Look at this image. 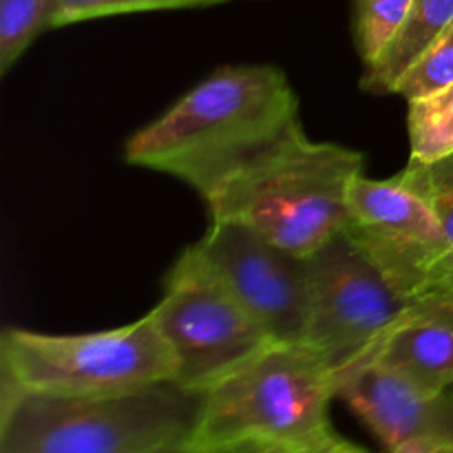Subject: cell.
I'll return each mask as SVG.
<instances>
[{"mask_svg":"<svg viewBox=\"0 0 453 453\" xmlns=\"http://www.w3.org/2000/svg\"><path fill=\"white\" fill-rule=\"evenodd\" d=\"M202 403L173 380L106 396L3 385L0 453H155L188 441Z\"/></svg>","mask_w":453,"mask_h":453,"instance_id":"3","label":"cell"},{"mask_svg":"<svg viewBox=\"0 0 453 453\" xmlns=\"http://www.w3.org/2000/svg\"><path fill=\"white\" fill-rule=\"evenodd\" d=\"M453 25V0H411L405 25L389 42L383 56L363 69L361 87L365 91L383 96L394 93L401 75L411 62Z\"/></svg>","mask_w":453,"mask_h":453,"instance_id":"12","label":"cell"},{"mask_svg":"<svg viewBox=\"0 0 453 453\" xmlns=\"http://www.w3.org/2000/svg\"><path fill=\"white\" fill-rule=\"evenodd\" d=\"M47 29H53V0H0V71L7 73Z\"/></svg>","mask_w":453,"mask_h":453,"instance_id":"14","label":"cell"},{"mask_svg":"<svg viewBox=\"0 0 453 453\" xmlns=\"http://www.w3.org/2000/svg\"><path fill=\"white\" fill-rule=\"evenodd\" d=\"M411 0H354V40L363 66L383 56L405 25Z\"/></svg>","mask_w":453,"mask_h":453,"instance_id":"15","label":"cell"},{"mask_svg":"<svg viewBox=\"0 0 453 453\" xmlns=\"http://www.w3.org/2000/svg\"><path fill=\"white\" fill-rule=\"evenodd\" d=\"M453 84V25L442 31L401 75L394 93L407 102L423 100Z\"/></svg>","mask_w":453,"mask_h":453,"instance_id":"17","label":"cell"},{"mask_svg":"<svg viewBox=\"0 0 453 453\" xmlns=\"http://www.w3.org/2000/svg\"><path fill=\"white\" fill-rule=\"evenodd\" d=\"M345 234L405 299L420 295L434 265L449 255L436 215L396 175L357 177L349 190Z\"/></svg>","mask_w":453,"mask_h":453,"instance_id":"9","label":"cell"},{"mask_svg":"<svg viewBox=\"0 0 453 453\" xmlns=\"http://www.w3.org/2000/svg\"><path fill=\"white\" fill-rule=\"evenodd\" d=\"M3 385L60 396H106L175 379L171 348L153 312L87 334L9 327L0 339Z\"/></svg>","mask_w":453,"mask_h":453,"instance_id":"5","label":"cell"},{"mask_svg":"<svg viewBox=\"0 0 453 453\" xmlns=\"http://www.w3.org/2000/svg\"><path fill=\"white\" fill-rule=\"evenodd\" d=\"M193 252L274 343H305L308 261L239 221L211 219Z\"/></svg>","mask_w":453,"mask_h":453,"instance_id":"8","label":"cell"},{"mask_svg":"<svg viewBox=\"0 0 453 453\" xmlns=\"http://www.w3.org/2000/svg\"><path fill=\"white\" fill-rule=\"evenodd\" d=\"M150 312L175 361L173 383L190 392L203 394L274 343L190 246L173 264Z\"/></svg>","mask_w":453,"mask_h":453,"instance_id":"7","label":"cell"},{"mask_svg":"<svg viewBox=\"0 0 453 453\" xmlns=\"http://www.w3.org/2000/svg\"><path fill=\"white\" fill-rule=\"evenodd\" d=\"M396 177L436 215L453 252V153L434 162L410 157Z\"/></svg>","mask_w":453,"mask_h":453,"instance_id":"16","label":"cell"},{"mask_svg":"<svg viewBox=\"0 0 453 453\" xmlns=\"http://www.w3.org/2000/svg\"><path fill=\"white\" fill-rule=\"evenodd\" d=\"M224 0H53V29L93 18L118 16V13L162 12V9L206 7Z\"/></svg>","mask_w":453,"mask_h":453,"instance_id":"18","label":"cell"},{"mask_svg":"<svg viewBox=\"0 0 453 453\" xmlns=\"http://www.w3.org/2000/svg\"><path fill=\"white\" fill-rule=\"evenodd\" d=\"M370 363L403 376L427 392L453 388V299L425 290L410 299ZM367 363V365H370Z\"/></svg>","mask_w":453,"mask_h":453,"instance_id":"11","label":"cell"},{"mask_svg":"<svg viewBox=\"0 0 453 453\" xmlns=\"http://www.w3.org/2000/svg\"><path fill=\"white\" fill-rule=\"evenodd\" d=\"M392 453H453V442H436V441L410 442V445L398 447V449Z\"/></svg>","mask_w":453,"mask_h":453,"instance_id":"21","label":"cell"},{"mask_svg":"<svg viewBox=\"0 0 453 453\" xmlns=\"http://www.w3.org/2000/svg\"><path fill=\"white\" fill-rule=\"evenodd\" d=\"M339 396L327 363L305 343H273L203 392L188 442L199 449L312 447L334 441Z\"/></svg>","mask_w":453,"mask_h":453,"instance_id":"4","label":"cell"},{"mask_svg":"<svg viewBox=\"0 0 453 453\" xmlns=\"http://www.w3.org/2000/svg\"><path fill=\"white\" fill-rule=\"evenodd\" d=\"M363 164L358 150L310 140L299 122L226 177L203 202L211 219L239 221L308 257L345 230L349 190L363 175Z\"/></svg>","mask_w":453,"mask_h":453,"instance_id":"2","label":"cell"},{"mask_svg":"<svg viewBox=\"0 0 453 453\" xmlns=\"http://www.w3.org/2000/svg\"><path fill=\"white\" fill-rule=\"evenodd\" d=\"M339 398L389 453L410 442H453V389L427 392L370 363L341 383Z\"/></svg>","mask_w":453,"mask_h":453,"instance_id":"10","label":"cell"},{"mask_svg":"<svg viewBox=\"0 0 453 453\" xmlns=\"http://www.w3.org/2000/svg\"><path fill=\"white\" fill-rule=\"evenodd\" d=\"M451 389H453V388H451Z\"/></svg>","mask_w":453,"mask_h":453,"instance_id":"23","label":"cell"},{"mask_svg":"<svg viewBox=\"0 0 453 453\" xmlns=\"http://www.w3.org/2000/svg\"><path fill=\"white\" fill-rule=\"evenodd\" d=\"M407 131L411 159L434 162L453 153V84L445 91L410 102Z\"/></svg>","mask_w":453,"mask_h":453,"instance_id":"13","label":"cell"},{"mask_svg":"<svg viewBox=\"0 0 453 453\" xmlns=\"http://www.w3.org/2000/svg\"><path fill=\"white\" fill-rule=\"evenodd\" d=\"M308 326L305 345L314 349L341 388L365 367L383 336L405 312L398 295L365 252L343 233L305 257Z\"/></svg>","mask_w":453,"mask_h":453,"instance_id":"6","label":"cell"},{"mask_svg":"<svg viewBox=\"0 0 453 453\" xmlns=\"http://www.w3.org/2000/svg\"><path fill=\"white\" fill-rule=\"evenodd\" d=\"M432 290V292H442V295L451 296L453 299V252L445 257V259L438 261L434 265V270L429 273L427 281H425L423 290Z\"/></svg>","mask_w":453,"mask_h":453,"instance_id":"19","label":"cell"},{"mask_svg":"<svg viewBox=\"0 0 453 453\" xmlns=\"http://www.w3.org/2000/svg\"><path fill=\"white\" fill-rule=\"evenodd\" d=\"M261 447H237V449H199V447L190 445L188 441L175 442V445H168L164 449L155 453H259Z\"/></svg>","mask_w":453,"mask_h":453,"instance_id":"20","label":"cell"},{"mask_svg":"<svg viewBox=\"0 0 453 453\" xmlns=\"http://www.w3.org/2000/svg\"><path fill=\"white\" fill-rule=\"evenodd\" d=\"M339 441V436L334 441L326 442V445H312V447H264L259 453H332V447Z\"/></svg>","mask_w":453,"mask_h":453,"instance_id":"22","label":"cell"},{"mask_svg":"<svg viewBox=\"0 0 453 453\" xmlns=\"http://www.w3.org/2000/svg\"><path fill=\"white\" fill-rule=\"evenodd\" d=\"M299 122V97L281 69L221 66L133 133L124 162L175 177L206 199Z\"/></svg>","mask_w":453,"mask_h":453,"instance_id":"1","label":"cell"}]
</instances>
